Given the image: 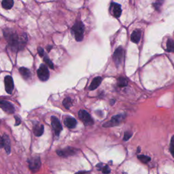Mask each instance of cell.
I'll use <instances>...</instances> for the list:
<instances>
[{"instance_id": "7c38bea8", "label": "cell", "mask_w": 174, "mask_h": 174, "mask_svg": "<svg viewBox=\"0 0 174 174\" xmlns=\"http://www.w3.org/2000/svg\"><path fill=\"white\" fill-rule=\"evenodd\" d=\"M76 149L68 147L65 149H63V150H57V154L58 155L61 156V157H69V156L76 154Z\"/></svg>"}, {"instance_id": "4fadbf2b", "label": "cell", "mask_w": 174, "mask_h": 174, "mask_svg": "<svg viewBox=\"0 0 174 174\" xmlns=\"http://www.w3.org/2000/svg\"><path fill=\"white\" fill-rule=\"evenodd\" d=\"M1 146L2 148H4L6 152L8 154L10 153V141L8 136L4 135L2 137V141H1Z\"/></svg>"}, {"instance_id": "9a60e30c", "label": "cell", "mask_w": 174, "mask_h": 174, "mask_svg": "<svg viewBox=\"0 0 174 174\" xmlns=\"http://www.w3.org/2000/svg\"><path fill=\"white\" fill-rule=\"evenodd\" d=\"M64 123H65L66 127H68L69 129H74V128L76 127L77 125V121L75 118L68 117V118H65Z\"/></svg>"}, {"instance_id": "30bf717a", "label": "cell", "mask_w": 174, "mask_h": 174, "mask_svg": "<svg viewBox=\"0 0 174 174\" xmlns=\"http://www.w3.org/2000/svg\"><path fill=\"white\" fill-rule=\"evenodd\" d=\"M6 91L8 94H12L14 90V81L10 76H6L4 78Z\"/></svg>"}, {"instance_id": "5bb4252c", "label": "cell", "mask_w": 174, "mask_h": 174, "mask_svg": "<svg viewBox=\"0 0 174 174\" xmlns=\"http://www.w3.org/2000/svg\"><path fill=\"white\" fill-rule=\"evenodd\" d=\"M102 82V78L100 76H98V77H96L92 81V83L91 84V85L88 87V89L90 91H94L95 90L96 88H97L100 84Z\"/></svg>"}, {"instance_id": "3957f363", "label": "cell", "mask_w": 174, "mask_h": 174, "mask_svg": "<svg viewBox=\"0 0 174 174\" xmlns=\"http://www.w3.org/2000/svg\"><path fill=\"white\" fill-rule=\"evenodd\" d=\"M28 163H29V168L33 173H36L38 172L41 167V161L39 157L31 158L28 160Z\"/></svg>"}, {"instance_id": "484cf974", "label": "cell", "mask_w": 174, "mask_h": 174, "mask_svg": "<svg viewBox=\"0 0 174 174\" xmlns=\"http://www.w3.org/2000/svg\"><path fill=\"white\" fill-rule=\"evenodd\" d=\"M163 2V0H157L156 2L154 3V6L155 7L156 9H159L160 7L162 5V3Z\"/></svg>"}, {"instance_id": "277c9868", "label": "cell", "mask_w": 174, "mask_h": 174, "mask_svg": "<svg viewBox=\"0 0 174 174\" xmlns=\"http://www.w3.org/2000/svg\"><path fill=\"white\" fill-rule=\"evenodd\" d=\"M125 116L124 114H118L115 116H114L112 118V119L109 120V122L106 123L103 125V127H114L120 125L121 123L123 120L125 119Z\"/></svg>"}, {"instance_id": "5b68a950", "label": "cell", "mask_w": 174, "mask_h": 174, "mask_svg": "<svg viewBox=\"0 0 174 174\" xmlns=\"http://www.w3.org/2000/svg\"><path fill=\"white\" fill-rule=\"evenodd\" d=\"M38 76L40 80L47 81L50 77V73L47 67L45 65H41L37 71Z\"/></svg>"}, {"instance_id": "ac0fdd59", "label": "cell", "mask_w": 174, "mask_h": 174, "mask_svg": "<svg viewBox=\"0 0 174 174\" xmlns=\"http://www.w3.org/2000/svg\"><path fill=\"white\" fill-rule=\"evenodd\" d=\"M19 72L20 75L22 76L25 79H29L31 77V72L29 69L26 68V67H20Z\"/></svg>"}, {"instance_id": "52a82bcc", "label": "cell", "mask_w": 174, "mask_h": 174, "mask_svg": "<svg viewBox=\"0 0 174 174\" xmlns=\"http://www.w3.org/2000/svg\"><path fill=\"white\" fill-rule=\"evenodd\" d=\"M124 58V50L120 47L117 48L114 53V61L116 65L118 66L122 63Z\"/></svg>"}, {"instance_id": "1f68e13d", "label": "cell", "mask_w": 174, "mask_h": 174, "mask_svg": "<svg viewBox=\"0 0 174 174\" xmlns=\"http://www.w3.org/2000/svg\"><path fill=\"white\" fill-rule=\"evenodd\" d=\"M52 48V47H51V46H50V47H48V51H51V49Z\"/></svg>"}, {"instance_id": "f546056e", "label": "cell", "mask_w": 174, "mask_h": 174, "mask_svg": "<svg viewBox=\"0 0 174 174\" xmlns=\"http://www.w3.org/2000/svg\"><path fill=\"white\" fill-rule=\"evenodd\" d=\"M15 119H16V123H15V125H16V126L19 125V124L20 123V118H19V117L15 116Z\"/></svg>"}, {"instance_id": "7a4b0ae2", "label": "cell", "mask_w": 174, "mask_h": 174, "mask_svg": "<svg viewBox=\"0 0 174 174\" xmlns=\"http://www.w3.org/2000/svg\"><path fill=\"white\" fill-rule=\"evenodd\" d=\"M72 31L74 34L76 41L81 42L83 40L84 26L83 23L80 22V21H78L72 27Z\"/></svg>"}, {"instance_id": "4dcf8cb0", "label": "cell", "mask_w": 174, "mask_h": 174, "mask_svg": "<svg viewBox=\"0 0 174 174\" xmlns=\"http://www.w3.org/2000/svg\"><path fill=\"white\" fill-rule=\"evenodd\" d=\"M75 174H90V173L89 172H80L76 173Z\"/></svg>"}, {"instance_id": "ba28073f", "label": "cell", "mask_w": 174, "mask_h": 174, "mask_svg": "<svg viewBox=\"0 0 174 174\" xmlns=\"http://www.w3.org/2000/svg\"><path fill=\"white\" fill-rule=\"evenodd\" d=\"M51 124L53 130L55 131V133L56 136H59V133H61L62 130V125L60 123L59 120L55 116H52L51 118Z\"/></svg>"}, {"instance_id": "83f0119b", "label": "cell", "mask_w": 174, "mask_h": 174, "mask_svg": "<svg viewBox=\"0 0 174 174\" xmlns=\"http://www.w3.org/2000/svg\"><path fill=\"white\" fill-rule=\"evenodd\" d=\"M132 136V133L130 132V131H127L125 133V136H124L123 140L125 141H127L128 140H129V138Z\"/></svg>"}, {"instance_id": "4316f807", "label": "cell", "mask_w": 174, "mask_h": 174, "mask_svg": "<svg viewBox=\"0 0 174 174\" xmlns=\"http://www.w3.org/2000/svg\"><path fill=\"white\" fill-rule=\"evenodd\" d=\"M101 170H102V172L104 174H108L110 173V169H109V167L107 165H104Z\"/></svg>"}, {"instance_id": "603a6c76", "label": "cell", "mask_w": 174, "mask_h": 174, "mask_svg": "<svg viewBox=\"0 0 174 174\" xmlns=\"http://www.w3.org/2000/svg\"><path fill=\"white\" fill-rule=\"evenodd\" d=\"M138 159L143 163H148L149 161H150V158L145 155H140L138 156Z\"/></svg>"}, {"instance_id": "8fae6325", "label": "cell", "mask_w": 174, "mask_h": 174, "mask_svg": "<svg viewBox=\"0 0 174 174\" xmlns=\"http://www.w3.org/2000/svg\"><path fill=\"white\" fill-rule=\"evenodd\" d=\"M0 106H1V108L3 110L5 111L7 113L13 114L15 112V107H14V105L9 101H4V100L1 101V102H0Z\"/></svg>"}, {"instance_id": "7402d4cb", "label": "cell", "mask_w": 174, "mask_h": 174, "mask_svg": "<svg viewBox=\"0 0 174 174\" xmlns=\"http://www.w3.org/2000/svg\"><path fill=\"white\" fill-rule=\"evenodd\" d=\"M63 104L64 105V107H65V108L69 109L71 106L72 105V100L71 99L70 97H67L63 100Z\"/></svg>"}, {"instance_id": "d6986e66", "label": "cell", "mask_w": 174, "mask_h": 174, "mask_svg": "<svg viewBox=\"0 0 174 174\" xmlns=\"http://www.w3.org/2000/svg\"><path fill=\"white\" fill-rule=\"evenodd\" d=\"M2 7L6 10L11 9L14 6L13 0H3L2 1Z\"/></svg>"}, {"instance_id": "e0dca14e", "label": "cell", "mask_w": 174, "mask_h": 174, "mask_svg": "<svg viewBox=\"0 0 174 174\" xmlns=\"http://www.w3.org/2000/svg\"><path fill=\"white\" fill-rule=\"evenodd\" d=\"M33 133L38 137L41 136L44 133V127L42 125H37L33 127Z\"/></svg>"}, {"instance_id": "44dd1931", "label": "cell", "mask_w": 174, "mask_h": 174, "mask_svg": "<svg viewBox=\"0 0 174 174\" xmlns=\"http://www.w3.org/2000/svg\"><path fill=\"white\" fill-rule=\"evenodd\" d=\"M167 51L169 52L174 51V41L173 40H168L167 42Z\"/></svg>"}, {"instance_id": "9c48e42d", "label": "cell", "mask_w": 174, "mask_h": 174, "mask_svg": "<svg viewBox=\"0 0 174 174\" xmlns=\"http://www.w3.org/2000/svg\"><path fill=\"white\" fill-rule=\"evenodd\" d=\"M110 12L112 15L116 17V18H119L121 15L122 13V9H121V6L118 3L112 2L110 5Z\"/></svg>"}, {"instance_id": "ffe728a7", "label": "cell", "mask_w": 174, "mask_h": 174, "mask_svg": "<svg viewBox=\"0 0 174 174\" xmlns=\"http://www.w3.org/2000/svg\"><path fill=\"white\" fill-rule=\"evenodd\" d=\"M128 84L127 80L124 77H120L118 79V86L120 87H127Z\"/></svg>"}, {"instance_id": "8992f818", "label": "cell", "mask_w": 174, "mask_h": 174, "mask_svg": "<svg viewBox=\"0 0 174 174\" xmlns=\"http://www.w3.org/2000/svg\"><path fill=\"white\" fill-rule=\"evenodd\" d=\"M78 116L85 125H92L94 123L91 115L87 111L81 109L78 112Z\"/></svg>"}, {"instance_id": "f1b7e54d", "label": "cell", "mask_w": 174, "mask_h": 174, "mask_svg": "<svg viewBox=\"0 0 174 174\" xmlns=\"http://www.w3.org/2000/svg\"><path fill=\"white\" fill-rule=\"evenodd\" d=\"M38 54L40 56H44V49L41 48V47H39L38 48Z\"/></svg>"}, {"instance_id": "6da1fadb", "label": "cell", "mask_w": 174, "mask_h": 174, "mask_svg": "<svg viewBox=\"0 0 174 174\" xmlns=\"http://www.w3.org/2000/svg\"><path fill=\"white\" fill-rule=\"evenodd\" d=\"M4 37L8 42V45L13 51H19L23 50L27 42V38L25 34L23 35H18L15 32L11 30L5 29L3 31Z\"/></svg>"}, {"instance_id": "cb8c5ba5", "label": "cell", "mask_w": 174, "mask_h": 174, "mask_svg": "<svg viewBox=\"0 0 174 174\" xmlns=\"http://www.w3.org/2000/svg\"><path fill=\"white\" fill-rule=\"evenodd\" d=\"M44 60L45 63H47V65L49 66L50 68L54 69V65H53V63H52L51 59H49L47 57V56H45V57L44 58Z\"/></svg>"}, {"instance_id": "2e32d148", "label": "cell", "mask_w": 174, "mask_h": 174, "mask_svg": "<svg viewBox=\"0 0 174 174\" xmlns=\"http://www.w3.org/2000/svg\"><path fill=\"white\" fill-rule=\"evenodd\" d=\"M141 32L140 30H135L131 35V40L133 42H134V43H138L141 39Z\"/></svg>"}, {"instance_id": "d4e9b609", "label": "cell", "mask_w": 174, "mask_h": 174, "mask_svg": "<svg viewBox=\"0 0 174 174\" xmlns=\"http://www.w3.org/2000/svg\"><path fill=\"white\" fill-rule=\"evenodd\" d=\"M170 152H171V154L174 158V136L172 137L171 143H170Z\"/></svg>"}]
</instances>
